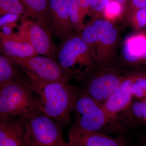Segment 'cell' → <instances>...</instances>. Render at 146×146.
I'll list each match as a JSON object with an SVG mask.
<instances>
[{"mask_svg": "<svg viewBox=\"0 0 146 146\" xmlns=\"http://www.w3.org/2000/svg\"><path fill=\"white\" fill-rule=\"evenodd\" d=\"M23 17L21 15L13 13H8L0 17V30L5 24L11 22H16L18 19Z\"/></svg>", "mask_w": 146, "mask_h": 146, "instance_id": "obj_26", "label": "cell"}, {"mask_svg": "<svg viewBox=\"0 0 146 146\" xmlns=\"http://www.w3.org/2000/svg\"><path fill=\"white\" fill-rule=\"evenodd\" d=\"M8 13L21 15L24 20L29 17L25 8L19 0H0V17Z\"/></svg>", "mask_w": 146, "mask_h": 146, "instance_id": "obj_19", "label": "cell"}, {"mask_svg": "<svg viewBox=\"0 0 146 146\" xmlns=\"http://www.w3.org/2000/svg\"><path fill=\"white\" fill-rule=\"evenodd\" d=\"M125 8L122 5L115 0H110L104 10L103 17L113 23L123 14L125 16Z\"/></svg>", "mask_w": 146, "mask_h": 146, "instance_id": "obj_20", "label": "cell"}, {"mask_svg": "<svg viewBox=\"0 0 146 146\" xmlns=\"http://www.w3.org/2000/svg\"><path fill=\"white\" fill-rule=\"evenodd\" d=\"M56 56L63 68L79 78H85L98 68L88 45L74 33L56 48Z\"/></svg>", "mask_w": 146, "mask_h": 146, "instance_id": "obj_4", "label": "cell"}, {"mask_svg": "<svg viewBox=\"0 0 146 146\" xmlns=\"http://www.w3.org/2000/svg\"><path fill=\"white\" fill-rule=\"evenodd\" d=\"M9 59L24 72L30 73L46 81L67 83L74 76L72 72L63 68L57 60L43 56Z\"/></svg>", "mask_w": 146, "mask_h": 146, "instance_id": "obj_7", "label": "cell"}, {"mask_svg": "<svg viewBox=\"0 0 146 146\" xmlns=\"http://www.w3.org/2000/svg\"><path fill=\"white\" fill-rule=\"evenodd\" d=\"M128 22L136 30L144 28L146 26V7L135 11L131 15Z\"/></svg>", "mask_w": 146, "mask_h": 146, "instance_id": "obj_22", "label": "cell"}, {"mask_svg": "<svg viewBox=\"0 0 146 146\" xmlns=\"http://www.w3.org/2000/svg\"><path fill=\"white\" fill-rule=\"evenodd\" d=\"M115 1H117L119 3L121 4L122 5L125 7L126 10V7L127 4V0H115Z\"/></svg>", "mask_w": 146, "mask_h": 146, "instance_id": "obj_28", "label": "cell"}, {"mask_svg": "<svg viewBox=\"0 0 146 146\" xmlns=\"http://www.w3.org/2000/svg\"><path fill=\"white\" fill-rule=\"evenodd\" d=\"M121 62L127 68L146 66V35L138 32L128 36L123 42Z\"/></svg>", "mask_w": 146, "mask_h": 146, "instance_id": "obj_12", "label": "cell"}, {"mask_svg": "<svg viewBox=\"0 0 146 146\" xmlns=\"http://www.w3.org/2000/svg\"><path fill=\"white\" fill-rule=\"evenodd\" d=\"M21 146H30L25 141H25H24L23 143V145H22Z\"/></svg>", "mask_w": 146, "mask_h": 146, "instance_id": "obj_29", "label": "cell"}, {"mask_svg": "<svg viewBox=\"0 0 146 146\" xmlns=\"http://www.w3.org/2000/svg\"><path fill=\"white\" fill-rule=\"evenodd\" d=\"M143 146H146V142L145 143H144Z\"/></svg>", "mask_w": 146, "mask_h": 146, "instance_id": "obj_30", "label": "cell"}, {"mask_svg": "<svg viewBox=\"0 0 146 146\" xmlns=\"http://www.w3.org/2000/svg\"><path fill=\"white\" fill-rule=\"evenodd\" d=\"M146 7V0H127L125 17L128 21L131 15L135 11Z\"/></svg>", "mask_w": 146, "mask_h": 146, "instance_id": "obj_24", "label": "cell"}, {"mask_svg": "<svg viewBox=\"0 0 146 146\" xmlns=\"http://www.w3.org/2000/svg\"><path fill=\"white\" fill-rule=\"evenodd\" d=\"M16 26V22H11L7 23L3 26L1 29L4 34L9 35L13 33V30Z\"/></svg>", "mask_w": 146, "mask_h": 146, "instance_id": "obj_27", "label": "cell"}, {"mask_svg": "<svg viewBox=\"0 0 146 146\" xmlns=\"http://www.w3.org/2000/svg\"><path fill=\"white\" fill-rule=\"evenodd\" d=\"M25 73L41 104L43 113L62 125L69 124L78 94L77 88L68 83L46 81Z\"/></svg>", "mask_w": 146, "mask_h": 146, "instance_id": "obj_1", "label": "cell"}, {"mask_svg": "<svg viewBox=\"0 0 146 146\" xmlns=\"http://www.w3.org/2000/svg\"><path fill=\"white\" fill-rule=\"evenodd\" d=\"M70 17L74 30L78 32H82L86 27V25L82 20L77 5L75 0H71L70 7Z\"/></svg>", "mask_w": 146, "mask_h": 146, "instance_id": "obj_21", "label": "cell"}, {"mask_svg": "<svg viewBox=\"0 0 146 146\" xmlns=\"http://www.w3.org/2000/svg\"><path fill=\"white\" fill-rule=\"evenodd\" d=\"M19 1L25 8L29 17H31L36 22L44 25L50 30L48 14V0H19Z\"/></svg>", "mask_w": 146, "mask_h": 146, "instance_id": "obj_16", "label": "cell"}, {"mask_svg": "<svg viewBox=\"0 0 146 146\" xmlns=\"http://www.w3.org/2000/svg\"><path fill=\"white\" fill-rule=\"evenodd\" d=\"M80 35L90 49L98 68L117 66L120 38L113 23L104 18L95 19L86 26Z\"/></svg>", "mask_w": 146, "mask_h": 146, "instance_id": "obj_2", "label": "cell"}, {"mask_svg": "<svg viewBox=\"0 0 146 146\" xmlns=\"http://www.w3.org/2000/svg\"><path fill=\"white\" fill-rule=\"evenodd\" d=\"M123 74L117 66L98 68L85 78L88 79L83 90L103 104L119 86Z\"/></svg>", "mask_w": 146, "mask_h": 146, "instance_id": "obj_8", "label": "cell"}, {"mask_svg": "<svg viewBox=\"0 0 146 146\" xmlns=\"http://www.w3.org/2000/svg\"><path fill=\"white\" fill-rule=\"evenodd\" d=\"M27 120L0 115V146H21L25 141Z\"/></svg>", "mask_w": 146, "mask_h": 146, "instance_id": "obj_14", "label": "cell"}, {"mask_svg": "<svg viewBox=\"0 0 146 146\" xmlns=\"http://www.w3.org/2000/svg\"><path fill=\"white\" fill-rule=\"evenodd\" d=\"M8 58L0 52V87L11 82L26 79Z\"/></svg>", "mask_w": 146, "mask_h": 146, "instance_id": "obj_18", "label": "cell"}, {"mask_svg": "<svg viewBox=\"0 0 146 146\" xmlns=\"http://www.w3.org/2000/svg\"><path fill=\"white\" fill-rule=\"evenodd\" d=\"M79 13L82 20L84 21V18L87 14H89L90 10V3L89 0H75Z\"/></svg>", "mask_w": 146, "mask_h": 146, "instance_id": "obj_25", "label": "cell"}, {"mask_svg": "<svg viewBox=\"0 0 146 146\" xmlns=\"http://www.w3.org/2000/svg\"><path fill=\"white\" fill-rule=\"evenodd\" d=\"M71 0H48L50 29L56 37L65 40L73 33L70 17Z\"/></svg>", "mask_w": 146, "mask_h": 146, "instance_id": "obj_10", "label": "cell"}, {"mask_svg": "<svg viewBox=\"0 0 146 146\" xmlns=\"http://www.w3.org/2000/svg\"><path fill=\"white\" fill-rule=\"evenodd\" d=\"M109 1L89 0L90 7L89 14L92 18V21L95 19L102 18L104 10Z\"/></svg>", "mask_w": 146, "mask_h": 146, "instance_id": "obj_23", "label": "cell"}, {"mask_svg": "<svg viewBox=\"0 0 146 146\" xmlns=\"http://www.w3.org/2000/svg\"><path fill=\"white\" fill-rule=\"evenodd\" d=\"M132 103L127 108L118 113L116 119L128 125H133L139 120L146 123V100H140Z\"/></svg>", "mask_w": 146, "mask_h": 146, "instance_id": "obj_17", "label": "cell"}, {"mask_svg": "<svg viewBox=\"0 0 146 146\" xmlns=\"http://www.w3.org/2000/svg\"><path fill=\"white\" fill-rule=\"evenodd\" d=\"M25 139L30 146H68L62 125L44 113L27 120Z\"/></svg>", "mask_w": 146, "mask_h": 146, "instance_id": "obj_5", "label": "cell"}, {"mask_svg": "<svg viewBox=\"0 0 146 146\" xmlns=\"http://www.w3.org/2000/svg\"><path fill=\"white\" fill-rule=\"evenodd\" d=\"M0 52L9 59L38 55L32 46L18 33L7 35L0 31Z\"/></svg>", "mask_w": 146, "mask_h": 146, "instance_id": "obj_15", "label": "cell"}, {"mask_svg": "<svg viewBox=\"0 0 146 146\" xmlns=\"http://www.w3.org/2000/svg\"><path fill=\"white\" fill-rule=\"evenodd\" d=\"M43 113L29 78L11 82L0 87V115L27 120Z\"/></svg>", "mask_w": 146, "mask_h": 146, "instance_id": "obj_3", "label": "cell"}, {"mask_svg": "<svg viewBox=\"0 0 146 146\" xmlns=\"http://www.w3.org/2000/svg\"><path fill=\"white\" fill-rule=\"evenodd\" d=\"M137 70L124 73L123 78L119 86L103 104L110 119H116L118 113L127 108L132 103L131 88L136 78Z\"/></svg>", "mask_w": 146, "mask_h": 146, "instance_id": "obj_11", "label": "cell"}, {"mask_svg": "<svg viewBox=\"0 0 146 146\" xmlns=\"http://www.w3.org/2000/svg\"><path fill=\"white\" fill-rule=\"evenodd\" d=\"M74 112L76 120L72 126L83 130L98 131L110 120L103 104L83 90L78 91Z\"/></svg>", "mask_w": 146, "mask_h": 146, "instance_id": "obj_6", "label": "cell"}, {"mask_svg": "<svg viewBox=\"0 0 146 146\" xmlns=\"http://www.w3.org/2000/svg\"><path fill=\"white\" fill-rule=\"evenodd\" d=\"M18 33L31 45L37 54L56 60L57 47L51 32L44 25L33 19L23 20Z\"/></svg>", "mask_w": 146, "mask_h": 146, "instance_id": "obj_9", "label": "cell"}, {"mask_svg": "<svg viewBox=\"0 0 146 146\" xmlns=\"http://www.w3.org/2000/svg\"><path fill=\"white\" fill-rule=\"evenodd\" d=\"M68 146H127L121 138H114L98 131L83 130L72 126Z\"/></svg>", "mask_w": 146, "mask_h": 146, "instance_id": "obj_13", "label": "cell"}]
</instances>
